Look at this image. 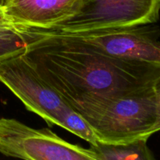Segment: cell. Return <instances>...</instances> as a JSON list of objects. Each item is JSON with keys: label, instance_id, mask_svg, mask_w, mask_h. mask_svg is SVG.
<instances>
[{"label": "cell", "instance_id": "6da1fadb", "mask_svg": "<svg viewBox=\"0 0 160 160\" xmlns=\"http://www.w3.org/2000/svg\"><path fill=\"white\" fill-rule=\"evenodd\" d=\"M17 27L31 36L23 56L66 102L125 95L160 84V64L113 57L52 33Z\"/></svg>", "mask_w": 160, "mask_h": 160}, {"label": "cell", "instance_id": "7a4b0ae2", "mask_svg": "<svg viewBox=\"0 0 160 160\" xmlns=\"http://www.w3.org/2000/svg\"><path fill=\"white\" fill-rule=\"evenodd\" d=\"M160 84L125 95L66 102L86 120L98 142L148 139L160 129Z\"/></svg>", "mask_w": 160, "mask_h": 160}, {"label": "cell", "instance_id": "3957f363", "mask_svg": "<svg viewBox=\"0 0 160 160\" xmlns=\"http://www.w3.org/2000/svg\"><path fill=\"white\" fill-rule=\"evenodd\" d=\"M0 153L27 160H97L90 148L69 143L48 128L5 117L0 118Z\"/></svg>", "mask_w": 160, "mask_h": 160}, {"label": "cell", "instance_id": "277c9868", "mask_svg": "<svg viewBox=\"0 0 160 160\" xmlns=\"http://www.w3.org/2000/svg\"><path fill=\"white\" fill-rule=\"evenodd\" d=\"M159 7L160 0H81L74 15L39 30L73 32L156 23Z\"/></svg>", "mask_w": 160, "mask_h": 160}, {"label": "cell", "instance_id": "5b68a950", "mask_svg": "<svg viewBox=\"0 0 160 160\" xmlns=\"http://www.w3.org/2000/svg\"><path fill=\"white\" fill-rule=\"evenodd\" d=\"M40 31L83 44L108 56L160 64L159 31L154 23L73 32Z\"/></svg>", "mask_w": 160, "mask_h": 160}, {"label": "cell", "instance_id": "8992f818", "mask_svg": "<svg viewBox=\"0 0 160 160\" xmlns=\"http://www.w3.org/2000/svg\"><path fill=\"white\" fill-rule=\"evenodd\" d=\"M0 82L23 102L28 111L42 117L49 127H62L64 118L72 109L40 78L23 53L0 62Z\"/></svg>", "mask_w": 160, "mask_h": 160}, {"label": "cell", "instance_id": "52a82bcc", "mask_svg": "<svg viewBox=\"0 0 160 160\" xmlns=\"http://www.w3.org/2000/svg\"><path fill=\"white\" fill-rule=\"evenodd\" d=\"M81 0H10L3 9L16 26L45 29L74 15Z\"/></svg>", "mask_w": 160, "mask_h": 160}, {"label": "cell", "instance_id": "ba28073f", "mask_svg": "<svg viewBox=\"0 0 160 160\" xmlns=\"http://www.w3.org/2000/svg\"><path fill=\"white\" fill-rule=\"evenodd\" d=\"M148 139H140L123 144H108L98 142L90 148L95 153L97 160H153L148 148Z\"/></svg>", "mask_w": 160, "mask_h": 160}, {"label": "cell", "instance_id": "9c48e42d", "mask_svg": "<svg viewBox=\"0 0 160 160\" xmlns=\"http://www.w3.org/2000/svg\"><path fill=\"white\" fill-rule=\"evenodd\" d=\"M31 36L16 26L0 28V62L24 53Z\"/></svg>", "mask_w": 160, "mask_h": 160}, {"label": "cell", "instance_id": "30bf717a", "mask_svg": "<svg viewBox=\"0 0 160 160\" xmlns=\"http://www.w3.org/2000/svg\"><path fill=\"white\" fill-rule=\"evenodd\" d=\"M61 128L85 140L90 144V145H93L96 143L97 139L91 127L74 109H72L67 114Z\"/></svg>", "mask_w": 160, "mask_h": 160}, {"label": "cell", "instance_id": "8fae6325", "mask_svg": "<svg viewBox=\"0 0 160 160\" xmlns=\"http://www.w3.org/2000/svg\"><path fill=\"white\" fill-rule=\"evenodd\" d=\"M13 25L11 24L5 17L4 13H3V9H0V28H10Z\"/></svg>", "mask_w": 160, "mask_h": 160}, {"label": "cell", "instance_id": "7c38bea8", "mask_svg": "<svg viewBox=\"0 0 160 160\" xmlns=\"http://www.w3.org/2000/svg\"><path fill=\"white\" fill-rule=\"evenodd\" d=\"M10 2V0H0V9H3Z\"/></svg>", "mask_w": 160, "mask_h": 160}]
</instances>
